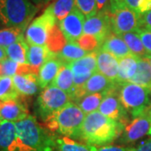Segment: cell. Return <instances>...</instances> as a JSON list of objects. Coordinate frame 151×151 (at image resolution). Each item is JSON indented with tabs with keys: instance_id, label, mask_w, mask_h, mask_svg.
Instances as JSON below:
<instances>
[{
	"instance_id": "obj_1",
	"label": "cell",
	"mask_w": 151,
	"mask_h": 151,
	"mask_svg": "<svg viewBox=\"0 0 151 151\" xmlns=\"http://www.w3.org/2000/svg\"><path fill=\"white\" fill-rule=\"evenodd\" d=\"M125 125L95 111L86 114L81 128V139L86 144L105 146L123 134Z\"/></svg>"
},
{
	"instance_id": "obj_2",
	"label": "cell",
	"mask_w": 151,
	"mask_h": 151,
	"mask_svg": "<svg viewBox=\"0 0 151 151\" xmlns=\"http://www.w3.org/2000/svg\"><path fill=\"white\" fill-rule=\"evenodd\" d=\"M86 114L73 102L68 103L59 111L45 119L49 130L57 131L63 136L81 139V128Z\"/></svg>"
},
{
	"instance_id": "obj_3",
	"label": "cell",
	"mask_w": 151,
	"mask_h": 151,
	"mask_svg": "<svg viewBox=\"0 0 151 151\" xmlns=\"http://www.w3.org/2000/svg\"><path fill=\"white\" fill-rule=\"evenodd\" d=\"M18 137L28 151H52L55 139L29 115L15 123Z\"/></svg>"
},
{
	"instance_id": "obj_4",
	"label": "cell",
	"mask_w": 151,
	"mask_h": 151,
	"mask_svg": "<svg viewBox=\"0 0 151 151\" xmlns=\"http://www.w3.org/2000/svg\"><path fill=\"white\" fill-rule=\"evenodd\" d=\"M38 10L31 0H0V23L7 28L26 29Z\"/></svg>"
},
{
	"instance_id": "obj_5",
	"label": "cell",
	"mask_w": 151,
	"mask_h": 151,
	"mask_svg": "<svg viewBox=\"0 0 151 151\" xmlns=\"http://www.w3.org/2000/svg\"><path fill=\"white\" fill-rule=\"evenodd\" d=\"M151 90L131 81L119 84V97L124 109L136 118L151 108Z\"/></svg>"
},
{
	"instance_id": "obj_6",
	"label": "cell",
	"mask_w": 151,
	"mask_h": 151,
	"mask_svg": "<svg viewBox=\"0 0 151 151\" xmlns=\"http://www.w3.org/2000/svg\"><path fill=\"white\" fill-rule=\"evenodd\" d=\"M57 20L48 6L43 14L33 20L25 30V40L29 45H47Z\"/></svg>"
},
{
	"instance_id": "obj_7",
	"label": "cell",
	"mask_w": 151,
	"mask_h": 151,
	"mask_svg": "<svg viewBox=\"0 0 151 151\" xmlns=\"http://www.w3.org/2000/svg\"><path fill=\"white\" fill-rule=\"evenodd\" d=\"M70 100L71 97L69 94L56 86L49 85L40 92L38 97V113L45 121L71 102Z\"/></svg>"
},
{
	"instance_id": "obj_8",
	"label": "cell",
	"mask_w": 151,
	"mask_h": 151,
	"mask_svg": "<svg viewBox=\"0 0 151 151\" xmlns=\"http://www.w3.org/2000/svg\"><path fill=\"white\" fill-rule=\"evenodd\" d=\"M109 17L112 31L119 36L125 33L134 32L140 29V15L127 6L122 5L111 10L109 12Z\"/></svg>"
},
{
	"instance_id": "obj_9",
	"label": "cell",
	"mask_w": 151,
	"mask_h": 151,
	"mask_svg": "<svg viewBox=\"0 0 151 151\" xmlns=\"http://www.w3.org/2000/svg\"><path fill=\"white\" fill-rule=\"evenodd\" d=\"M97 55V50H94L92 52H89L81 59L68 63L74 76L75 92L72 96V98L76 92L81 91L85 83L88 81V79L94 73L98 71Z\"/></svg>"
},
{
	"instance_id": "obj_10",
	"label": "cell",
	"mask_w": 151,
	"mask_h": 151,
	"mask_svg": "<svg viewBox=\"0 0 151 151\" xmlns=\"http://www.w3.org/2000/svg\"><path fill=\"white\" fill-rule=\"evenodd\" d=\"M104 116L120 122L125 126L128 122V112L123 107L119 97V84L110 89L105 95L97 110Z\"/></svg>"
},
{
	"instance_id": "obj_11",
	"label": "cell",
	"mask_w": 151,
	"mask_h": 151,
	"mask_svg": "<svg viewBox=\"0 0 151 151\" xmlns=\"http://www.w3.org/2000/svg\"><path fill=\"white\" fill-rule=\"evenodd\" d=\"M85 18V15L76 7L64 19L58 23L60 30L66 42H78L83 35Z\"/></svg>"
},
{
	"instance_id": "obj_12",
	"label": "cell",
	"mask_w": 151,
	"mask_h": 151,
	"mask_svg": "<svg viewBox=\"0 0 151 151\" xmlns=\"http://www.w3.org/2000/svg\"><path fill=\"white\" fill-rule=\"evenodd\" d=\"M151 126V108L139 116L134 118L133 120L125 126L121 142L124 144H130L142 139L148 134Z\"/></svg>"
},
{
	"instance_id": "obj_13",
	"label": "cell",
	"mask_w": 151,
	"mask_h": 151,
	"mask_svg": "<svg viewBox=\"0 0 151 151\" xmlns=\"http://www.w3.org/2000/svg\"><path fill=\"white\" fill-rule=\"evenodd\" d=\"M112 32L109 13H97L92 16L86 18L83 34L95 36L101 45Z\"/></svg>"
},
{
	"instance_id": "obj_14",
	"label": "cell",
	"mask_w": 151,
	"mask_h": 151,
	"mask_svg": "<svg viewBox=\"0 0 151 151\" xmlns=\"http://www.w3.org/2000/svg\"><path fill=\"white\" fill-rule=\"evenodd\" d=\"M117 85L118 84L116 82L109 80L105 76L97 71L88 79V81L85 83L81 91L76 93L72 100L76 101L87 94L107 93L110 89H112Z\"/></svg>"
},
{
	"instance_id": "obj_15",
	"label": "cell",
	"mask_w": 151,
	"mask_h": 151,
	"mask_svg": "<svg viewBox=\"0 0 151 151\" xmlns=\"http://www.w3.org/2000/svg\"><path fill=\"white\" fill-rule=\"evenodd\" d=\"M29 116L26 106L19 99L3 102L0 110L1 121H9L16 123Z\"/></svg>"
},
{
	"instance_id": "obj_16",
	"label": "cell",
	"mask_w": 151,
	"mask_h": 151,
	"mask_svg": "<svg viewBox=\"0 0 151 151\" xmlns=\"http://www.w3.org/2000/svg\"><path fill=\"white\" fill-rule=\"evenodd\" d=\"M98 72L105 76L109 80L116 82L119 70V61L115 56L99 49L97 50Z\"/></svg>"
},
{
	"instance_id": "obj_17",
	"label": "cell",
	"mask_w": 151,
	"mask_h": 151,
	"mask_svg": "<svg viewBox=\"0 0 151 151\" xmlns=\"http://www.w3.org/2000/svg\"><path fill=\"white\" fill-rule=\"evenodd\" d=\"M56 53L50 50L47 45H29L27 54V63L30 66L34 74L38 75L40 68L50 58L53 57Z\"/></svg>"
},
{
	"instance_id": "obj_18",
	"label": "cell",
	"mask_w": 151,
	"mask_h": 151,
	"mask_svg": "<svg viewBox=\"0 0 151 151\" xmlns=\"http://www.w3.org/2000/svg\"><path fill=\"white\" fill-rule=\"evenodd\" d=\"M13 81L17 91L22 96L35 95L40 88L38 75L34 73L17 74L13 77Z\"/></svg>"
},
{
	"instance_id": "obj_19",
	"label": "cell",
	"mask_w": 151,
	"mask_h": 151,
	"mask_svg": "<svg viewBox=\"0 0 151 151\" xmlns=\"http://www.w3.org/2000/svg\"><path fill=\"white\" fill-rule=\"evenodd\" d=\"M62 63L63 62L61 61V60L57 56V55H55L48 60H46L40 68L38 77L39 84L41 89L46 88L49 84L52 82L57 75Z\"/></svg>"
},
{
	"instance_id": "obj_20",
	"label": "cell",
	"mask_w": 151,
	"mask_h": 151,
	"mask_svg": "<svg viewBox=\"0 0 151 151\" xmlns=\"http://www.w3.org/2000/svg\"><path fill=\"white\" fill-rule=\"evenodd\" d=\"M100 49L112 54L118 60L132 54L124 40L113 32L110 33L105 39Z\"/></svg>"
},
{
	"instance_id": "obj_21",
	"label": "cell",
	"mask_w": 151,
	"mask_h": 151,
	"mask_svg": "<svg viewBox=\"0 0 151 151\" xmlns=\"http://www.w3.org/2000/svg\"><path fill=\"white\" fill-rule=\"evenodd\" d=\"M50 85L56 86L69 94L72 100V96L75 92L74 76L68 63H62L57 75L50 83Z\"/></svg>"
},
{
	"instance_id": "obj_22",
	"label": "cell",
	"mask_w": 151,
	"mask_h": 151,
	"mask_svg": "<svg viewBox=\"0 0 151 151\" xmlns=\"http://www.w3.org/2000/svg\"><path fill=\"white\" fill-rule=\"evenodd\" d=\"M138 60L139 56H136L133 54L119 60V70L118 78L116 81L117 84H121L131 81L138 69Z\"/></svg>"
},
{
	"instance_id": "obj_23",
	"label": "cell",
	"mask_w": 151,
	"mask_h": 151,
	"mask_svg": "<svg viewBox=\"0 0 151 151\" xmlns=\"http://www.w3.org/2000/svg\"><path fill=\"white\" fill-rule=\"evenodd\" d=\"M15 123L9 121L0 122V151H8L17 139Z\"/></svg>"
},
{
	"instance_id": "obj_24",
	"label": "cell",
	"mask_w": 151,
	"mask_h": 151,
	"mask_svg": "<svg viewBox=\"0 0 151 151\" xmlns=\"http://www.w3.org/2000/svg\"><path fill=\"white\" fill-rule=\"evenodd\" d=\"M4 49L7 57L9 59L19 64H28L27 54L29 44L24 37L21 38L15 43L12 44Z\"/></svg>"
},
{
	"instance_id": "obj_25",
	"label": "cell",
	"mask_w": 151,
	"mask_h": 151,
	"mask_svg": "<svg viewBox=\"0 0 151 151\" xmlns=\"http://www.w3.org/2000/svg\"><path fill=\"white\" fill-rule=\"evenodd\" d=\"M88 53V51L81 48L78 42H66L56 55L62 62L70 63L71 61L81 59Z\"/></svg>"
},
{
	"instance_id": "obj_26",
	"label": "cell",
	"mask_w": 151,
	"mask_h": 151,
	"mask_svg": "<svg viewBox=\"0 0 151 151\" xmlns=\"http://www.w3.org/2000/svg\"><path fill=\"white\" fill-rule=\"evenodd\" d=\"M130 81L151 90V65L146 57H139L138 69Z\"/></svg>"
},
{
	"instance_id": "obj_27",
	"label": "cell",
	"mask_w": 151,
	"mask_h": 151,
	"mask_svg": "<svg viewBox=\"0 0 151 151\" xmlns=\"http://www.w3.org/2000/svg\"><path fill=\"white\" fill-rule=\"evenodd\" d=\"M55 145L58 151H97L96 146L81 144L65 136L55 139Z\"/></svg>"
},
{
	"instance_id": "obj_28",
	"label": "cell",
	"mask_w": 151,
	"mask_h": 151,
	"mask_svg": "<svg viewBox=\"0 0 151 151\" xmlns=\"http://www.w3.org/2000/svg\"><path fill=\"white\" fill-rule=\"evenodd\" d=\"M106 93H92L83 96L76 100V104L81 108L85 114L97 111Z\"/></svg>"
},
{
	"instance_id": "obj_29",
	"label": "cell",
	"mask_w": 151,
	"mask_h": 151,
	"mask_svg": "<svg viewBox=\"0 0 151 151\" xmlns=\"http://www.w3.org/2000/svg\"><path fill=\"white\" fill-rule=\"evenodd\" d=\"M24 73H33L28 64H19L9 58L0 60V76L13 77L14 75Z\"/></svg>"
},
{
	"instance_id": "obj_30",
	"label": "cell",
	"mask_w": 151,
	"mask_h": 151,
	"mask_svg": "<svg viewBox=\"0 0 151 151\" xmlns=\"http://www.w3.org/2000/svg\"><path fill=\"white\" fill-rule=\"evenodd\" d=\"M120 37L124 40L133 55L139 57H145L146 55H148V53L137 31L125 33L120 35Z\"/></svg>"
},
{
	"instance_id": "obj_31",
	"label": "cell",
	"mask_w": 151,
	"mask_h": 151,
	"mask_svg": "<svg viewBox=\"0 0 151 151\" xmlns=\"http://www.w3.org/2000/svg\"><path fill=\"white\" fill-rule=\"evenodd\" d=\"M20 94L14 86L12 76H0V101L19 99Z\"/></svg>"
},
{
	"instance_id": "obj_32",
	"label": "cell",
	"mask_w": 151,
	"mask_h": 151,
	"mask_svg": "<svg viewBox=\"0 0 151 151\" xmlns=\"http://www.w3.org/2000/svg\"><path fill=\"white\" fill-rule=\"evenodd\" d=\"M26 29L20 27H10L0 29V47L6 48L24 37V33Z\"/></svg>"
},
{
	"instance_id": "obj_33",
	"label": "cell",
	"mask_w": 151,
	"mask_h": 151,
	"mask_svg": "<svg viewBox=\"0 0 151 151\" xmlns=\"http://www.w3.org/2000/svg\"><path fill=\"white\" fill-rule=\"evenodd\" d=\"M50 8L59 23L75 9L76 0H55Z\"/></svg>"
},
{
	"instance_id": "obj_34",
	"label": "cell",
	"mask_w": 151,
	"mask_h": 151,
	"mask_svg": "<svg viewBox=\"0 0 151 151\" xmlns=\"http://www.w3.org/2000/svg\"><path fill=\"white\" fill-rule=\"evenodd\" d=\"M124 4L142 15L151 10V0H123Z\"/></svg>"
},
{
	"instance_id": "obj_35",
	"label": "cell",
	"mask_w": 151,
	"mask_h": 151,
	"mask_svg": "<svg viewBox=\"0 0 151 151\" xmlns=\"http://www.w3.org/2000/svg\"><path fill=\"white\" fill-rule=\"evenodd\" d=\"M76 7L86 18H89L97 13V0H76Z\"/></svg>"
},
{
	"instance_id": "obj_36",
	"label": "cell",
	"mask_w": 151,
	"mask_h": 151,
	"mask_svg": "<svg viewBox=\"0 0 151 151\" xmlns=\"http://www.w3.org/2000/svg\"><path fill=\"white\" fill-rule=\"evenodd\" d=\"M78 44L81 45L82 49H84L86 51H94V50H99L101 47V45L99 43V41L97 40V39L93 35H85L83 34L80 38V40H78Z\"/></svg>"
},
{
	"instance_id": "obj_37",
	"label": "cell",
	"mask_w": 151,
	"mask_h": 151,
	"mask_svg": "<svg viewBox=\"0 0 151 151\" xmlns=\"http://www.w3.org/2000/svg\"><path fill=\"white\" fill-rule=\"evenodd\" d=\"M137 33L139 35L141 41L144 45L148 55H151V31L145 29H139L137 30Z\"/></svg>"
},
{
	"instance_id": "obj_38",
	"label": "cell",
	"mask_w": 151,
	"mask_h": 151,
	"mask_svg": "<svg viewBox=\"0 0 151 151\" xmlns=\"http://www.w3.org/2000/svg\"><path fill=\"white\" fill-rule=\"evenodd\" d=\"M139 27L151 31V10L140 15L139 19Z\"/></svg>"
},
{
	"instance_id": "obj_39",
	"label": "cell",
	"mask_w": 151,
	"mask_h": 151,
	"mask_svg": "<svg viewBox=\"0 0 151 151\" xmlns=\"http://www.w3.org/2000/svg\"><path fill=\"white\" fill-rule=\"evenodd\" d=\"M128 151H151V138L143 141L134 148H129Z\"/></svg>"
},
{
	"instance_id": "obj_40",
	"label": "cell",
	"mask_w": 151,
	"mask_h": 151,
	"mask_svg": "<svg viewBox=\"0 0 151 151\" xmlns=\"http://www.w3.org/2000/svg\"><path fill=\"white\" fill-rule=\"evenodd\" d=\"M97 13H109L110 0H97Z\"/></svg>"
},
{
	"instance_id": "obj_41",
	"label": "cell",
	"mask_w": 151,
	"mask_h": 151,
	"mask_svg": "<svg viewBox=\"0 0 151 151\" xmlns=\"http://www.w3.org/2000/svg\"><path fill=\"white\" fill-rule=\"evenodd\" d=\"M129 148H124L121 146L105 145L97 149V151H128Z\"/></svg>"
},
{
	"instance_id": "obj_42",
	"label": "cell",
	"mask_w": 151,
	"mask_h": 151,
	"mask_svg": "<svg viewBox=\"0 0 151 151\" xmlns=\"http://www.w3.org/2000/svg\"><path fill=\"white\" fill-rule=\"evenodd\" d=\"M122 5H124L123 0H110V11L113 10Z\"/></svg>"
},
{
	"instance_id": "obj_43",
	"label": "cell",
	"mask_w": 151,
	"mask_h": 151,
	"mask_svg": "<svg viewBox=\"0 0 151 151\" xmlns=\"http://www.w3.org/2000/svg\"><path fill=\"white\" fill-rule=\"evenodd\" d=\"M8 58L7 57V55L5 52V49L3 48V47H0V60H3Z\"/></svg>"
},
{
	"instance_id": "obj_44",
	"label": "cell",
	"mask_w": 151,
	"mask_h": 151,
	"mask_svg": "<svg viewBox=\"0 0 151 151\" xmlns=\"http://www.w3.org/2000/svg\"><path fill=\"white\" fill-rule=\"evenodd\" d=\"M145 57L147 58V59L149 60V61H150V65H151V55H146Z\"/></svg>"
},
{
	"instance_id": "obj_45",
	"label": "cell",
	"mask_w": 151,
	"mask_h": 151,
	"mask_svg": "<svg viewBox=\"0 0 151 151\" xmlns=\"http://www.w3.org/2000/svg\"><path fill=\"white\" fill-rule=\"evenodd\" d=\"M33 3H35V4H40V2H41V0H31Z\"/></svg>"
},
{
	"instance_id": "obj_46",
	"label": "cell",
	"mask_w": 151,
	"mask_h": 151,
	"mask_svg": "<svg viewBox=\"0 0 151 151\" xmlns=\"http://www.w3.org/2000/svg\"><path fill=\"white\" fill-rule=\"evenodd\" d=\"M148 135H150V136H151V126H150V130H149V133H148Z\"/></svg>"
},
{
	"instance_id": "obj_47",
	"label": "cell",
	"mask_w": 151,
	"mask_h": 151,
	"mask_svg": "<svg viewBox=\"0 0 151 151\" xmlns=\"http://www.w3.org/2000/svg\"><path fill=\"white\" fill-rule=\"evenodd\" d=\"M2 104H3V102L0 101V110H1V107H2ZM0 122H1V119H0Z\"/></svg>"
},
{
	"instance_id": "obj_48",
	"label": "cell",
	"mask_w": 151,
	"mask_h": 151,
	"mask_svg": "<svg viewBox=\"0 0 151 151\" xmlns=\"http://www.w3.org/2000/svg\"><path fill=\"white\" fill-rule=\"evenodd\" d=\"M44 1H45V3H47V2H49V1H50V0H44Z\"/></svg>"
}]
</instances>
